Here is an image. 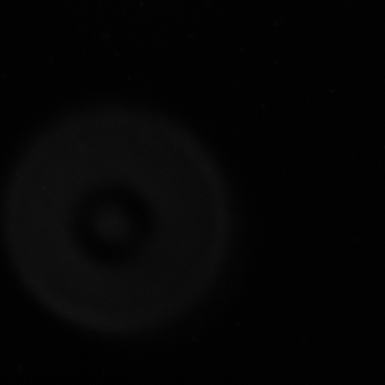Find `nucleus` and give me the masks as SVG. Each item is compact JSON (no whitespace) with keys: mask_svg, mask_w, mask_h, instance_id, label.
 Listing matches in <instances>:
<instances>
[]
</instances>
